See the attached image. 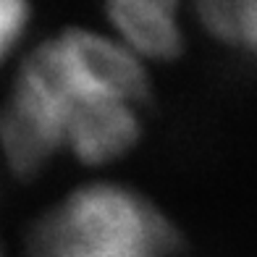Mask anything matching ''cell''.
<instances>
[{"label": "cell", "mask_w": 257, "mask_h": 257, "mask_svg": "<svg viewBox=\"0 0 257 257\" xmlns=\"http://www.w3.org/2000/svg\"><path fill=\"white\" fill-rule=\"evenodd\" d=\"M147 76L126 48L87 29L45 40L16 76L0 108V150L8 168L32 179L63 147V126L76 108L121 100L142 108Z\"/></svg>", "instance_id": "obj_1"}, {"label": "cell", "mask_w": 257, "mask_h": 257, "mask_svg": "<svg viewBox=\"0 0 257 257\" xmlns=\"http://www.w3.org/2000/svg\"><path fill=\"white\" fill-rule=\"evenodd\" d=\"M179 233L128 186L89 184L50 207L27 236V257H176Z\"/></svg>", "instance_id": "obj_2"}, {"label": "cell", "mask_w": 257, "mask_h": 257, "mask_svg": "<svg viewBox=\"0 0 257 257\" xmlns=\"http://www.w3.org/2000/svg\"><path fill=\"white\" fill-rule=\"evenodd\" d=\"M108 19L115 32L155 61H171L181 53V29L176 19V3L168 0H115L108 8Z\"/></svg>", "instance_id": "obj_3"}, {"label": "cell", "mask_w": 257, "mask_h": 257, "mask_svg": "<svg viewBox=\"0 0 257 257\" xmlns=\"http://www.w3.org/2000/svg\"><path fill=\"white\" fill-rule=\"evenodd\" d=\"M202 27L223 45L257 58V0H215L197 8Z\"/></svg>", "instance_id": "obj_4"}, {"label": "cell", "mask_w": 257, "mask_h": 257, "mask_svg": "<svg viewBox=\"0 0 257 257\" xmlns=\"http://www.w3.org/2000/svg\"><path fill=\"white\" fill-rule=\"evenodd\" d=\"M32 8L19 0H0V61L14 50L29 24Z\"/></svg>", "instance_id": "obj_5"}, {"label": "cell", "mask_w": 257, "mask_h": 257, "mask_svg": "<svg viewBox=\"0 0 257 257\" xmlns=\"http://www.w3.org/2000/svg\"><path fill=\"white\" fill-rule=\"evenodd\" d=\"M0 257H3V254H0Z\"/></svg>", "instance_id": "obj_6"}]
</instances>
